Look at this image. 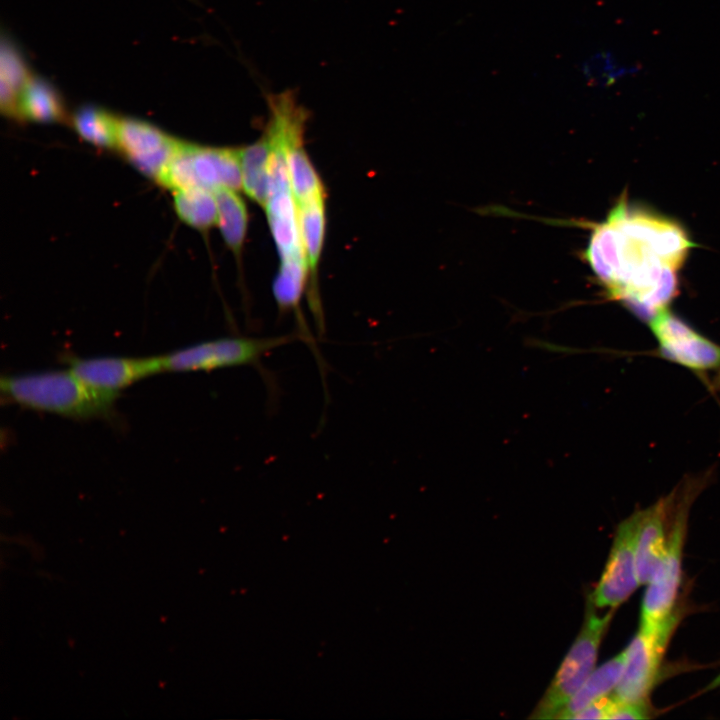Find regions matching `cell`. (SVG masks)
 <instances>
[{
    "instance_id": "obj_20",
    "label": "cell",
    "mask_w": 720,
    "mask_h": 720,
    "mask_svg": "<svg viewBox=\"0 0 720 720\" xmlns=\"http://www.w3.org/2000/svg\"><path fill=\"white\" fill-rule=\"evenodd\" d=\"M298 213L309 274L314 279L324 243L326 226L325 198L298 206Z\"/></svg>"
},
{
    "instance_id": "obj_16",
    "label": "cell",
    "mask_w": 720,
    "mask_h": 720,
    "mask_svg": "<svg viewBox=\"0 0 720 720\" xmlns=\"http://www.w3.org/2000/svg\"><path fill=\"white\" fill-rule=\"evenodd\" d=\"M217 223L226 245L239 256L247 234L248 212L237 190L221 188L215 191Z\"/></svg>"
},
{
    "instance_id": "obj_24",
    "label": "cell",
    "mask_w": 720,
    "mask_h": 720,
    "mask_svg": "<svg viewBox=\"0 0 720 720\" xmlns=\"http://www.w3.org/2000/svg\"><path fill=\"white\" fill-rule=\"evenodd\" d=\"M649 712L647 701L622 702L617 699L609 719H647Z\"/></svg>"
},
{
    "instance_id": "obj_6",
    "label": "cell",
    "mask_w": 720,
    "mask_h": 720,
    "mask_svg": "<svg viewBox=\"0 0 720 720\" xmlns=\"http://www.w3.org/2000/svg\"><path fill=\"white\" fill-rule=\"evenodd\" d=\"M677 619L678 615L673 612L656 625H639L637 634L625 649L627 659L624 671L612 692L619 701L647 700Z\"/></svg>"
},
{
    "instance_id": "obj_11",
    "label": "cell",
    "mask_w": 720,
    "mask_h": 720,
    "mask_svg": "<svg viewBox=\"0 0 720 720\" xmlns=\"http://www.w3.org/2000/svg\"><path fill=\"white\" fill-rule=\"evenodd\" d=\"M68 368L87 385L115 394L143 378L163 372L160 356L70 357Z\"/></svg>"
},
{
    "instance_id": "obj_13",
    "label": "cell",
    "mask_w": 720,
    "mask_h": 720,
    "mask_svg": "<svg viewBox=\"0 0 720 720\" xmlns=\"http://www.w3.org/2000/svg\"><path fill=\"white\" fill-rule=\"evenodd\" d=\"M264 208L281 261H307L301 237L298 206L292 191L272 194Z\"/></svg>"
},
{
    "instance_id": "obj_2",
    "label": "cell",
    "mask_w": 720,
    "mask_h": 720,
    "mask_svg": "<svg viewBox=\"0 0 720 720\" xmlns=\"http://www.w3.org/2000/svg\"><path fill=\"white\" fill-rule=\"evenodd\" d=\"M0 389L9 402L76 419L110 414L119 395L87 385L69 368L3 376Z\"/></svg>"
},
{
    "instance_id": "obj_22",
    "label": "cell",
    "mask_w": 720,
    "mask_h": 720,
    "mask_svg": "<svg viewBox=\"0 0 720 720\" xmlns=\"http://www.w3.org/2000/svg\"><path fill=\"white\" fill-rule=\"evenodd\" d=\"M31 78L21 54L10 41L3 38L0 50V84L21 94Z\"/></svg>"
},
{
    "instance_id": "obj_21",
    "label": "cell",
    "mask_w": 720,
    "mask_h": 720,
    "mask_svg": "<svg viewBox=\"0 0 720 720\" xmlns=\"http://www.w3.org/2000/svg\"><path fill=\"white\" fill-rule=\"evenodd\" d=\"M118 124L119 119L111 113L91 106L79 109L72 118L80 137L103 148H117Z\"/></svg>"
},
{
    "instance_id": "obj_9",
    "label": "cell",
    "mask_w": 720,
    "mask_h": 720,
    "mask_svg": "<svg viewBox=\"0 0 720 720\" xmlns=\"http://www.w3.org/2000/svg\"><path fill=\"white\" fill-rule=\"evenodd\" d=\"M649 324L664 358L696 371L720 366V346L698 334L667 309L657 313Z\"/></svg>"
},
{
    "instance_id": "obj_5",
    "label": "cell",
    "mask_w": 720,
    "mask_h": 720,
    "mask_svg": "<svg viewBox=\"0 0 720 720\" xmlns=\"http://www.w3.org/2000/svg\"><path fill=\"white\" fill-rule=\"evenodd\" d=\"M241 148H219L180 142L159 179L173 192L188 188L216 191L242 187Z\"/></svg>"
},
{
    "instance_id": "obj_1",
    "label": "cell",
    "mask_w": 720,
    "mask_h": 720,
    "mask_svg": "<svg viewBox=\"0 0 720 720\" xmlns=\"http://www.w3.org/2000/svg\"><path fill=\"white\" fill-rule=\"evenodd\" d=\"M591 226L584 258L609 295L651 320L677 293V270L693 245L664 218L621 199L605 221Z\"/></svg>"
},
{
    "instance_id": "obj_3",
    "label": "cell",
    "mask_w": 720,
    "mask_h": 720,
    "mask_svg": "<svg viewBox=\"0 0 720 720\" xmlns=\"http://www.w3.org/2000/svg\"><path fill=\"white\" fill-rule=\"evenodd\" d=\"M588 596L584 622L550 685L536 705L531 719H554L595 669L601 641L615 608L599 615Z\"/></svg>"
},
{
    "instance_id": "obj_25",
    "label": "cell",
    "mask_w": 720,
    "mask_h": 720,
    "mask_svg": "<svg viewBox=\"0 0 720 720\" xmlns=\"http://www.w3.org/2000/svg\"><path fill=\"white\" fill-rule=\"evenodd\" d=\"M719 380H720V377H719Z\"/></svg>"
},
{
    "instance_id": "obj_12",
    "label": "cell",
    "mask_w": 720,
    "mask_h": 720,
    "mask_svg": "<svg viewBox=\"0 0 720 720\" xmlns=\"http://www.w3.org/2000/svg\"><path fill=\"white\" fill-rule=\"evenodd\" d=\"M671 497L637 511L636 561L640 584H648L667 547L665 522Z\"/></svg>"
},
{
    "instance_id": "obj_19",
    "label": "cell",
    "mask_w": 720,
    "mask_h": 720,
    "mask_svg": "<svg viewBox=\"0 0 720 720\" xmlns=\"http://www.w3.org/2000/svg\"><path fill=\"white\" fill-rule=\"evenodd\" d=\"M173 193L175 211L185 224L202 231L216 225L217 202L214 191L188 188Z\"/></svg>"
},
{
    "instance_id": "obj_10",
    "label": "cell",
    "mask_w": 720,
    "mask_h": 720,
    "mask_svg": "<svg viewBox=\"0 0 720 720\" xmlns=\"http://www.w3.org/2000/svg\"><path fill=\"white\" fill-rule=\"evenodd\" d=\"M180 141L137 119H119L117 148L144 175L159 181Z\"/></svg>"
},
{
    "instance_id": "obj_7",
    "label": "cell",
    "mask_w": 720,
    "mask_h": 720,
    "mask_svg": "<svg viewBox=\"0 0 720 720\" xmlns=\"http://www.w3.org/2000/svg\"><path fill=\"white\" fill-rule=\"evenodd\" d=\"M688 495L678 505L668 531L666 552L645 592L640 625H656L674 611L681 580V557L686 532Z\"/></svg>"
},
{
    "instance_id": "obj_14",
    "label": "cell",
    "mask_w": 720,
    "mask_h": 720,
    "mask_svg": "<svg viewBox=\"0 0 720 720\" xmlns=\"http://www.w3.org/2000/svg\"><path fill=\"white\" fill-rule=\"evenodd\" d=\"M626 659V650H623L600 667L594 669L554 719H572L580 710L610 694L620 681Z\"/></svg>"
},
{
    "instance_id": "obj_18",
    "label": "cell",
    "mask_w": 720,
    "mask_h": 720,
    "mask_svg": "<svg viewBox=\"0 0 720 720\" xmlns=\"http://www.w3.org/2000/svg\"><path fill=\"white\" fill-rule=\"evenodd\" d=\"M292 194L297 206L325 198L321 179L303 148V143L291 145L286 151Z\"/></svg>"
},
{
    "instance_id": "obj_8",
    "label": "cell",
    "mask_w": 720,
    "mask_h": 720,
    "mask_svg": "<svg viewBox=\"0 0 720 720\" xmlns=\"http://www.w3.org/2000/svg\"><path fill=\"white\" fill-rule=\"evenodd\" d=\"M637 513L617 527L602 575L589 595L597 608H616L640 584L636 561Z\"/></svg>"
},
{
    "instance_id": "obj_23",
    "label": "cell",
    "mask_w": 720,
    "mask_h": 720,
    "mask_svg": "<svg viewBox=\"0 0 720 720\" xmlns=\"http://www.w3.org/2000/svg\"><path fill=\"white\" fill-rule=\"evenodd\" d=\"M617 702L611 693L577 712L572 719H609Z\"/></svg>"
},
{
    "instance_id": "obj_15",
    "label": "cell",
    "mask_w": 720,
    "mask_h": 720,
    "mask_svg": "<svg viewBox=\"0 0 720 720\" xmlns=\"http://www.w3.org/2000/svg\"><path fill=\"white\" fill-rule=\"evenodd\" d=\"M271 157L272 145L265 133L255 143L241 148L242 188L263 207L270 196Z\"/></svg>"
},
{
    "instance_id": "obj_4",
    "label": "cell",
    "mask_w": 720,
    "mask_h": 720,
    "mask_svg": "<svg viewBox=\"0 0 720 720\" xmlns=\"http://www.w3.org/2000/svg\"><path fill=\"white\" fill-rule=\"evenodd\" d=\"M302 340L299 333L273 337L232 336L192 344L161 355L162 369L168 372L213 371L237 366H258L273 350Z\"/></svg>"
},
{
    "instance_id": "obj_17",
    "label": "cell",
    "mask_w": 720,
    "mask_h": 720,
    "mask_svg": "<svg viewBox=\"0 0 720 720\" xmlns=\"http://www.w3.org/2000/svg\"><path fill=\"white\" fill-rule=\"evenodd\" d=\"M19 118L36 122H55L64 118L62 101L45 80L32 77L20 94Z\"/></svg>"
}]
</instances>
